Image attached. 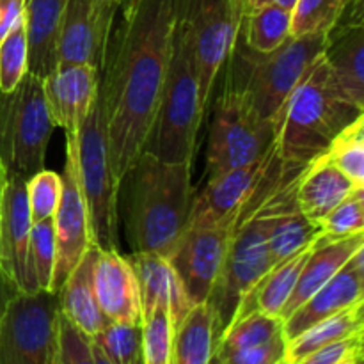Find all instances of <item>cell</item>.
<instances>
[{
  "instance_id": "cell-1",
  "label": "cell",
  "mask_w": 364,
  "mask_h": 364,
  "mask_svg": "<svg viewBox=\"0 0 364 364\" xmlns=\"http://www.w3.org/2000/svg\"><path fill=\"white\" fill-rule=\"evenodd\" d=\"M180 0H132L112 25L100 100L114 174L121 180L144 151L160 102Z\"/></svg>"
},
{
  "instance_id": "cell-2",
  "label": "cell",
  "mask_w": 364,
  "mask_h": 364,
  "mask_svg": "<svg viewBox=\"0 0 364 364\" xmlns=\"http://www.w3.org/2000/svg\"><path fill=\"white\" fill-rule=\"evenodd\" d=\"M304 169L306 166L283 162L276 149L263 176L238 210L219 277L205 301L213 313L217 343L233 320L242 297L274 267L269 251L270 231L297 191Z\"/></svg>"
},
{
  "instance_id": "cell-3",
  "label": "cell",
  "mask_w": 364,
  "mask_h": 364,
  "mask_svg": "<svg viewBox=\"0 0 364 364\" xmlns=\"http://www.w3.org/2000/svg\"><path fill=\"white\" fill-rule=\"evenodd\" d=\"M192 164L167 162L142 151L121 176L117 215L132 252L169 258L191 217Z\"/></svg>"
},
{
  "instance_id": "cell-4",
  "label": "cell",
  "mask_w": 364,
  "mask_h": 364,
  "mask_svg": "<svg viewBox=\"0 0 364 364\" xmlns=\"http://www.w3.org/2000/svg\"><path fill=\"white\" fill-rule=\"evenodd\" d=\"M363 112L338 84L322 53L274 116L277 155L287 164L308 166Z\"/></svg>"
},
{
  "instance_id": "cell-5",
  "label": "cell",
  "mask_w": 364,
  "mask_h": 364,
  "mask_svg": "<svg viewBox=\"0 0 364 364\" xmlns=\"http://www.w3.org/2000/svg\"><path fill=\"white\" fill-rule=\"evenodd\" d=\"M205 109L199 102L198 73L192 53L185 0L178 2L171 55L160 102L144 151L167 162H194L198 132Z\"/></svg>"
},
{
  "instance_id": "cell-6",
  "label": "cell",
  "mask_w": 364,
  "mask_h": 364,
  "mask_svg": "<svg viewBox=\"0 0 364 364\" xmlns=\"http://www.w3.org/2000/svg\"><path fill=\"white\" fill-rule=\"evenodd\" d=\"M53 128L43 78L27 71L13 91L0 92V162L7 178L28 180L45 169Z\"/></svg>"
},
{
  "instance_id": "cell-7",
  "label": "cell",
  "mask_w": 364,
  "mask_h": 364,
  "mask_svg": "<svg viewBox=\"0 0 364 364\" xmlns=\"http://www.w3.org/2000/svg\"><path fill=\"white\" fill-rule=\"evenodd\" d=\"M274 119L263 117L247 92L230 77L213 107L206 151L208 178L262 159L274 144Z\"/></svg>"
},
{
  "instance_id": "cell-8",
  "label": "cell",
  "mask_w": 364,
  "mask_h": 364,
  "mask_svg": "<svg viewBox=\"0 0 364 364\" xmlns=\"http://www.w3.org/2000/svg\"><path fill=\"white\" fill-rule=\"evenodd\" d=\"M77 164L92 244L100 249H119V180L110 164L100 92L78 132Z\"/></svg>"
},
{
  "instance_id": "cell-9",
  "label": "cell",
  "mask_w": 364,
  "mask_h": 364,
  "mask_svg": "<svg viewBox=\"0 0 364 364\" xmlns=\"http://www.w3.org/2000/svg\"><path fill=\"white\" fill-rule=\"evenodd\" d=\"M326 43L327 34L316 32L290 36L283 45L267 53H256L251 48L240 52L235 45V52L240 55L245 73L244 80L237 84L247 92L252 105L263 117L274 119L306 71L322 55Z\"/></svg>"
},
{
  "instance_id": "cell-10",
  "label": "cell",
  "mask_w": 364,
  "mask_h": 364,
  "mask_svg": "<svg viewBox=\"0 0 364 364\" xmlns=\"http://www.w3.org/2000/svg\"><path fill=\"white\" fill-rule=\"evenodd\" d=\"M59 294L18 291L0 316V364H55Z\"/></svg>"
},
{
  "instance_id": "cell-11",
  "label": "cell",
  "mask_w": 364,
  "mask_h": 364,
  "mask_svg": "<svg viewBox=\"0 0 364 364\" xmlns=\"http://www.w3.org/2000/svg\"><path fill=\"white\" fill-rule=\"evenodd\" d=\"M185 6L198 73L199 102L206 110L217 77L237 45L242 16L231 0H185Z\"/></svg>"
},
{
  "instance_id": "cell-12",
  "label": "cell",
  "mask_w": 364,
  "mask_h": 364,
  "mask_svg": "<svg viewBox=\"0 0 364 364\" xmlns=\"http://www.w3.org/2000/svg\"><path fill=\"white\" fill-rule=\"evenodd\" d=\"M78 137L66 141V162L60 188V199L53 213V233H55V267H53L52 291H59L64 281L77 267L82 256L91 247L92 238L89 230V215L78 178L77 164Z\"/></svg>"
},
{
  "instance_id": "cell-13",
  "label": "cell",
  "mask_w": 364,
  "mask_h": 364,
  "mask_svg": "<svg viewBox=\"0 0 364 364\" xmlns=\"http://www.w3.org/2000/svg\"><path fill=\"white\" fill-rule=\"evenodd\" d=\"M237 217L238 213L223 223L185 228L176 247L167 258L176 270L192 304L208 299L219 277Z\"/></svg>"
},
{
  "instance_id": "cell-14",
  "label": "cell",
  "mask_w": 364,
  "mask_h": 364,
  "mask_svg": "<svg viewBox=\"0 0 364 364\" xmlns=\"http://www.w3.org/2000/svg\"><path fill=\"white\" fill-rule=\"evenodd\" d=\"M119 7L109 0H66L57 38V64H89L102 73Z\"/></svg>"
},
{
  "instance_id": "cell-15",
  "label": "cell",
  "mask_w": 364,
  "mask_h": 364,
  "mask_svg": "<svg viewBox=\"0 0 364 364\" xmlns=\"http://www.w3.org/2000/svg\"><path fill=\"white\" fill-rule=\"evenodd\" d=\"M284 320L263 311H251L231 320L217 343L212 363L281 364L287 359Z\"/></svg>"
},
{
  "instance_id": "cell-16",
  "label": "cell",
  "mask_w": 364,
  "mask_h": 364,
  "mask_svg": "<svg viewBox=\"0 0 364 364\" xmlns=\"http://www.w3.org/2000/svg\"><path fill=\"white\" fill-rule=\"evenodd\" d=\"M100 71L89 64H57L43 78L46 107L66 141L78 137L82 124L100 92Z\"/></svg>"
},
{
  "instance_id": "cell-17",
  "label": "cell",
  "mask_w": 364,
  "mask_h": 364,
  "mask_svg": "<svg viewBox=\"0 0 364 364\" xmlns=\"http://www.w3.org/2000/svg\"><path fill=\"white\" fill-rule=\"evenodd\" d=\"M276 153V144L262 159L208 178L205 191L192 199L188 226H208L235 217L263 176Z\"/></svg>"
},
{
  "instance_id": "cell-18",
  "label": "cell",
  "mask_w": 364,
  "mask_h": 364,
  "mask_svg": "<svg viewBox=\"0 0 364 364\" xmlns=\"http://www.w3.org/2000/svg\"><path fill=\"white\" fill-rule=\"evenodd\" d=\"M359 301H364V247L358 249L320 290L284 318V336L291 340L313 323Z\"/></svg>"
},
{
  "instance_id": "cell-19",
  "label": "cell",
  "mask_w": 364,
  "mask_h": 364,
  "mask_svg": "<svg viewBox=\"0 0 364 364\" xmlns=\"http://www.w3.org/2000/svg\"><path fill=\"white\" fill-rule=\"evenodd\" d=\"M95 294L103 315L112 322L142 323L135 270L119 249H100L95 265Z\"/></svg>"
},
{
  "instance_id": "cell-20",
  "label": "cell",
  "mask_w": 364,
  "mask_h": 364,
  "mask_svg": "<svg viewBox=\"0 0 364 364\" xmlns=\"http://www.w3.org/2000/svg\"><path fill=\"white\" fill-rule=\"evenodd\" d=\"M128 259L137 276L142 320L148 318L155 308H166L171 313V320L176 329L194 304L169 259L156 252L146 251L132 252Z\"/></svg>"
},
{
  "instance_id": "cell-21",
  "label": "cell",
  "mask_w": 364,
  "mask_h": 364,
  "mask_svg": "<svg viewBox=\"0 0 364 364\" xmlns=\"http://www.w3.org/2000/svg\"><path fill=\"white\" fill-rule=\"evenodd\" d=\"M31 230L27 180L21 176H9L0 210V267L20 290L25 281Z\"/></svg>"
},
{
  "instance_id": "cell-22",
  "label": "cell",
  "mask_w": 364,
  "mask_h": 364,
  "mask_svg": "<svg viewBox=\"0 0 364 364\" xmlns=\"http://www.w3.org/2000/svg\"><path fill=\"white\" fill-rule=\"evenodd\" d=\"M361 247H364V233L343 238H329L326 235H320L313 242L311 252L302 267L290 299L281 311V318L284 320L290 316L302 302L308 301L316 290H320Z\"/></svg>"
},
{
  "instance_id": "cell-23",
  "label": "cell",
  "mask_w": 364,
  "mask_h": 364,
  "mask_svg": "<svg viewBox=\"0 0 364 364\" xmlns=\"http://www.w3.org/2000/svg\"><path fill=\"white\" fill-rule=\"evenodd\" d=\"M358 185L338 169L326 155H320L306 166L297 183V205L313 223H322L323 217L343 201Z\"/></svg>"
},
{
  "instance_id": "cell-24",
  "label": "cell",
  "mask_w": 364,
  "mask_h": 364,
  "mask_svg": "<svg viewBox=\"0 0 364 364\" xmlns=\"http://www.w3.org/2000/svg\"><path fill=\"white\" fill-rule=\"evenodd\" d=\"M364 23H336L327 32L323 59L348 98L364 110Z\"/></svg>"
},
{
  "instance_id": "cell-25",
  "label": "cell",
  "mask_w": 364,
  "mask_h": 364,
  "mask_svg": "<svg viewBox=\"0 0 364 364\" xmlns=\"http://www.w3.org/2000/svg\"><path fill=\"white\" fill-rule=\"evenodd\" d=\"M98 252L100 247L91 245L57 291L60 311L80 326L89 336H95L109 322L100 309L95 294V265Z\"/></svg>"
},
{
  "instance_id": "cell-26",
  "label": "cell",
  "mask_w": 364,
  "mask_h": 364,
  "mask_svg": "<svg viewBox=\"0 0 364 364\" xmlns=\"http://www.w3.org/2000/svg\"><path fill=\"white\" fill-rule=\"evenodd\" d=\"M66 0H27L25 27L28 43V71L45 78L57 66V38Z\"/></svg>"
},
{
  "instance_id": "cell-27",
  "label": "cell",
  "mask_w": 364,
  "mask_h": 364,
  "mask_svg": "<svg viewBox=\"0 0 364 364\" xmlns=\"http://www.w3.org/2000/svg\"><path fill=\"white\" fill-rule=\"evenodd\" d=\"M311 245H306L301 251L291 255L290 258L276 263L247 294L242 297L233 318L244 316L251 311H263L269 315L279 316L284 304L290 299L295 284H297L301 270L311 252Z\"/></svg>"
},
{
  "instance_id": "cell-28",
  "label": "cell",
  "mask_w": 364,
  "mask_h": 364,
  "mask_svg": "<svg viewBox=\"0 0 364 364\" xmlns=\"http://www.w3.org/2000/svg\"><path fill=\"white\" fill-rule=\"evenodd\" d=\"M359 331H364V301L340 309L288 340L284 364H301L302 359L311 352Z\"/></svg>"
},
{
  "instance_id": "cell-29",
  "label": "cell",
  "mask_w": 364,
  "mask_h": 364,
  "mask_svg": "<svg viewBox=\"0 0 364 364\" xmlns=\"http://www.w3.org/2000/svg\"><path fill=\"white\" fill-rule=\"evenodd\" d=\"M215 348L213 313L206 302H199L174 329L173 364H210Z\"/></svg>"
},
{
  "instance_id": "cell-30",
  "label": "cell",
  "mask_w": 364,
  "mask_h": 364,
  "mask_svg": "<svg viewBox=\"0 0 364 364\" xmlns=\"http://www.w3.org/2000/svg\"><path fill=\"white\" fill-rule=\"evenodd\" d=\"M322 235V226L309 220L297 205V191L288 199L277 215L269 237V251L272 265L290 258L306 245L313 244Z\"/></svg>"
},
{
  "instance_id": "cell-31",
  "label": "cell",
  "mask_w": 364,
  "mask_h": 364,
  "mask_svg": "<svg viewBox=\"0 0 364 364\" xmlns=\"http://www.w3.org/2000/svg\"><path fill=\"white\" fill-rule=\"evenodd\" d=\"M291 11L267 2L256 9L249 11L240 25L244 32V43L256 53H267L276 50L290 38Z\"/></svg>"
},
{
  "instance_id": "cell-32",
  "label": "cell",
  "mask_w": 364,
  "mask_h": 364,
  "mask_svg": "<svg viewBox=\"0 0 364 364\" xmlns=\"http://www.w3.org/2000/svg\"><path fill=\"white\" fill-rule=\"evenodd\" d=\"M95 364H144L142 323L109 322L92 336Z\"/></svg>"
},
{
  "instance_id": "cell-33",
  "label": "cell",
  "mask_w": 364,
  "mask_h": 364,
  "mask_svg": "<svg viewBox=\"0 0 364 364\" xmlns=\"http://www.w3.org/2000/svg\"><path fill=\"white\" fill-rule=\"evenodd\" d=\"M55 267V233L53 217L32 224L28 238L27 269L21 291L34 294L38 290H52Z\"/></svg>"
},
{
  "instance_id": "cell-34",
  "label": "cell",
  "mask_w": 364,
  "mask_h": 364,
  "mask_svg": "<svg viewBox=\"0 0 364 364\" xmlns=\"http://www.w3.org/2000/svg\"><path fill=\"white\" fill-rule=\"evenodd\" d=\"M323 155L354 183L364 185V116L345 127Z\"/></svg>"
},
{
  "instance_id": "cell-35",
  "label": "cell",
  "mask_w": 364,
  "mask_h": 364,
  "mask_svg": "<svg viewBox=\"0 0 364 364\" xmlns=\"http://www.w3.org/2000/svg\"><path fill=\"white\" fill-rule=\"evenodd\" d=\"M28 71L25 16L0 39V92H9Z\"/></svg>"
},
{
  "instance_id": "cell-36",
  "label": "cell",
  "mask_w": 364,
  "mask_h": 364,
  "mask_svg": "<svg viewBox=\"0 0 364 364\" xmlns=\"http://www.w3.org/2000/svg\"><path fill=\"white\" fill-rule=\"evenodd\" d=\"M174 326L166 308H155L142 320V354L144 364H173Z\"/></svg>"
},
{
  "instance_id": "cell-37",
  "label": "cell",
  "mask_w": 364,
  "mask_h": 364,
  "mask_svg": "<svg viewBox=\"0 0 364 364\" xmlns=\"http://www.w3.org/2000/svg\"><path fill=\"white\" fill-rule=\"evenodd\" d=\"M345 0H297L291 9L290 36L316 34L334 27Z\"/></svg>"
},
{
  "instance_id": "cell-38",
  "label": "cell",
  "mask_w": 364,
  "mask_h": 364,
  "mask_svg": "<svg viewBox=\"0 0 364 364\" xmlns=\"http://www.w3.org/2000/svg\"><path fill=\"white\" fill-rule=\"evenodd\" d=\"M322 235L343 238L364 233V187H355L347 198L338 203L320 223Z\"/></svg>"
},
{
  "instance_id": "cell-39",
  "label": "cell",
  "mask_w": 364,
  "mask_h": 364,
  "mask_svg": "<svg viewBox=\"0 0 364 364\" xmlns=\"http://www.w3.org/2000/svg\"><path fill=\"white\" fill-rule=\"evenodd\" d=\"M55 364H95L92 336L59 309Z\"/></svg>"
},
{
  "instance_id": "cell-40",
  "label": "cell",
  "mask_w": 364,
  "mask_h": 364,
  "mask_svg": "<svg viewBox=\"0 0 364 364\" xmlns=\"http://www.w3.org/2000/svg\"><path fill=\"white\" fill-rule=\"evenodd\" d=\"M63 178L52 171H39L27 180L28 208H31L32 224L50 219L55 213L60 199Z\"/></svg>"
},
{
  "instance_id": "cell-41",
  "label": "cell",
  "mask_w": 364,
  "mask_h": 364,
  "mask_svg": "<svg viewBox=\"0 0 364 364\" xmlns=\"http://www.w3.org/2000/svg\"><path fill=\"white\" fill-rule=\"evenodd\" d=\"M364 361V331L340 338L311 352L301 364H361Z\"/></svg>"
},
{
  "instance_id": "cell-42",
  "label": "cell",
  "mask_w": 364,
  "mask_h": 364,
  "mask_svg": "<svg viewBox=\"0 0 364 364\" xmlns=\"http://www.w3.org/2000/svg\"><path fill=\"white\" fill-rule=\"evenodd\" d=\"M27 0H0V39L25 16Z\"/></svg>"
},
{
  "instance_id": "cell-43",
  "label": "cell",
  "mask_w": 364,
  "mask_h": 364,
  "mask_svg": "<svg viewBox=\"0 0 364 364\" xmlns=\"http://www.w3.org/2000/svg\"><path fill=\"white\" fill-rule=\"evenodd\" d=\"M18 291H20V288L16 287V283H14V281L4 272L2 267H0V316H2L4 309H6L11 297H13L14 294H18Z\"/></svg>"
},
{
  "instance_id": "cell-44",
  "label": "cell",
  "mask_w": 364,
  "mask_h": 364,
  "mask_svg": "<svg viewBox=\"0 0 364 364\" xmlns=\"http://www.w3.org/2000/svg\"><path fill=\"white\" fill-rule=\"evenodd\" d=\"M267 2H269V0H242V6H240L242 16H245L249 11L256 9V7L263 6V4H267Z\"/></svg>"
},
{
  "instance_id": "cell-45",
  "label": "cell",
  "mask_w": 364,
  "mask_h": 364,
  "mask_svg": "<svg viewBox=\"0 0 364 364\" xmlns=\"http://www.w3.org/2000/svg\"><path fill=\"white\" fill-rule=\"evenodd\" d=\"M7 183V174L6 169H4L2 162H0V210H2V198H4V188H6Z\"/></svg>"
},
{
  "instance_id": "cell-46",
  "label": "cell",
  "mask_w": 364,
  "mask_h": 364,
  "mask_svg": "<svg viewBox=\"0 0 364 364\" xmlns=\"http://www.w3.org/2000/svg\"><path fill=\"white\" fill-rule=\"evenodd\" d=\"M269 2H274V4H277V6L284 7V9L291 11L295 7V4H297V0H269Z\"/></svg>"
},
{
  "instance_id": "cell-47",
  "label": "cell",
  "mask_w": 364,
  "mask_h": 364,
  "mask_svg": "<svg viewBox=\"0 0 364 364\" xmlns=\"http://www.w3.org/2000/svg\"><path fill=\"white\" fill-rule=\"evenodd\" d=\"M109 2H114V4H116V6L119 7V9H121V7L128 6V4H130L132 0H109Z\"/></svg>"
},
{
  "instance_id": "cell-48",
  "label": "cell",
  "mask_w": 364,
  "mask_h": 364,
  "mask_svg": "<svg viewBox=\"0 0 364 364\" xmlns=\"http://www.w3.org/2000/svg\"><path fill=\"white\" fill-rule=\"evenodd\" d=\"M231 2H233L235 9H237V11H238V14H240V16H242V9H240V6H242V0H231ZM242 20H244V16H242Z\"/></svg>"
}]
</instances>
